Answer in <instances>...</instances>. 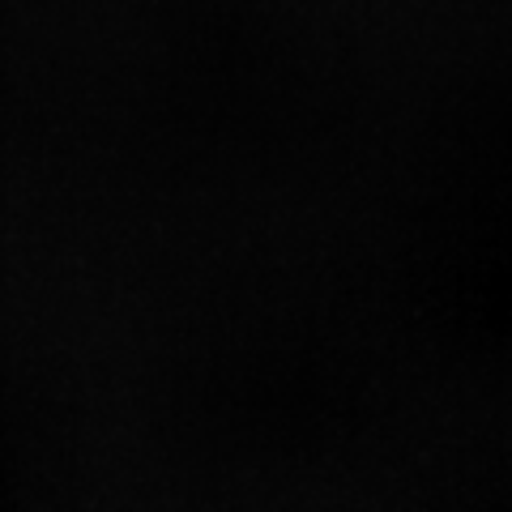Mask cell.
Returning a JSON list of instances; mask_svg holds the SVG:
<instances>
[]
</instances>
